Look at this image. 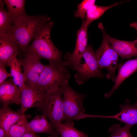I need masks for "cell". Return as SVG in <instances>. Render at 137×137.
<instances>
[{
    "label": "cell",
    "mask_w": 137,
    "mask_h": 137,
    "mask_svg": "<svg viewBox=\"0 0 137 137\" xmlns=\"http://www.w3.org/2000/svg\"><path fill=\"white\" fill-rule=\"evenodd\" d=\"M50 20H46L42 24L25 55L40 59H45L49 62L62 63L64 61L62 59V52L56 47L50 38L51 31L54 23Z\"/></svg>",
    "instance_id": "1"
},
{
    "label": "cell",
    "mask_w": 137,
    "mask_h": 137,
    "mask_svg": "<svg viewBox=\"0 0 137 137\" xmlns=\"http://www.w3.org/2000/svg\"><path fill=\"white\" fill-rule=\"evenodd\" d=\"M67 66L65 61L61 63L49 62L45 66L34 87L49 94L68 84L71 75Z\"/></svg>",
    "instance_id": "2"
},
{
    "label": "cell",
    "mask_w": 137,
    "mask_h": 137,
    "mask_svg": "<svg viewBox=\"0 0 137 137\" xmlns=\"http://www.w3.org/2000/svg\"><path fill=\"white\" fill-rule=\"evenodd\" d=\"M50 20L46 15H28L13 26L9 34L25 54L29 43L35 37L42 25L45 21Z\"/></svg>",
    "instance_id": "3"
},
{
    "label": "cell",
    "mask_w": 137,
    "mask_h": 137,
    "mask_svg": "<svg viewBox=\"0 0 137 137\" xmlns=\"http://www.w3.org/2000/svg\"><path fill=\"white\" fill-rule=\"evenodd\" d=\"M72 69L76 71L74 76L77 84L81 85L92 77L103 78L104 74L101 71L91 45H88L79 62Z\"/></svg>",
    "instance_id": "4"
},
{
    "label": "cell",
    "mask_w": 137,
    "mask_h": 137,
    "mask_svg": "<svg viewBox=\"0 0 137 137\" xmlns=\"http://www.w3.org/2000/svg\"><path fill=\"white\" fill-rule=\"evenodd\" d=\"M63 98V121H72L80 118L81 117H88L83 112L84 109L83 101L85 95L80 94L74 90L68 83L61 86Z\"/></svg>",
    "instance_id": "5"
},
{
    "label": "cell",
    "mask_w": 137,
    "mask_h": 137,
    "mask_svg": "<svg viewBox=\"0 0 137 137\" xmlns=\"http://www.w3.org/2000/svg\"><path fill=\"white\" fill-rule=\"evenodd\" d=\"M98 27L102 31L103 37L100 46L95 52L96 58L100 70L105 68L107 70V78L114 82L119 56L109 42L102 25L99 24Z\"/></svg>",
    "instance_id": "6"
},
{
    "label": "cell",
    "mask_w": 137,
    "mask_h": 137,
    "mask_svg": "<svg viewBox=\"0 0 137 137\" xmlns=\"http://www.w3.org/2000/svg\"><path fill=\"white\" fill-rule=\"evenodd\" d=\"M37 108L53 126L63 121V98L60 87L48 94L42 104Z\"/></svg>",
    "instance_id": "7"
},
{
    "label": "cell",
    "mask_w": 137,
    "mask_h": 137,
    "mask_svg": "<svg viewBox=\"0 0 137 137\" xmlns=\"http://www.w3.org/2000/svg\"><path fill=\"white\" fill-rule=\"evenodd\" d=\"M82 21L81 26L77 32L76 43L74 51L72 53H66L63 56L71 68L79 62L88 45L87 30L89 25L86 24L85 20Z\"/></svg>",
    "instance_id": "8"
},
{
    "label": "cell",
    "mask_w": 137,
    "mask_h": 137,
    "mask_svg": "<svg viewBox=\"0 0 137 137\" xmlns=\"http://www.w3.org/2000/svg\"><path fill=\"white\" fill-rule=\"evenodd\" d=\"M25 84L20 94V109L23 114L31 107L40 106L48 94L27 83Z\"/></svg>",
    "instance_id": "9"
},
{
    "label": "cell",
    "mask_w": 137,
    "mask_h": 137,
    "mask_svg": "<svg viewBox=\"0 0 137 137\" xmlns=\"http://www.w3.org/2000/svg\"><path fill=\"white\" fill-rule=\"evenodd\" d=\"M25 55L20 60L23 67L25 83L35 87L45 65L37 58L28 55Z\"/></svg>",
    "instance_id": "10"
},
{
    "label": "cell",
    "mask_w": 137,
    "mask_h": 137,
    "mask_svg": "<svg viewBox=\"0 0 137 137\" xmlns=\"http://www.w3.org/2000/svg\"><path fill=\"white\" fill-rule=\"evenodd\" d=\"M21 49L9 34H0V63L8 66L9 59L15 54H20Z\"/></svg>",
    "instance_id": "11"
},
{
    "label": "cell",
    "mask_w": 137,
    "mask_h": 137,
    "mask_svg": "<svg viewBox=\"0 0 137 137\" xmlns=\"http://www.w3.org/2000/svg\"><path fill=\"white\" fill-rule=\"evenodd\" d=\"M110 44L122 59L137 57V39L132 41L119 40L106 34Z\"/></svg>",
    "instance_id": "12"
},
{
    "label": "cell",
    "mask_w": 137,
    "mask_h": 137,
    "mask_svg": "<svg viewBox=\"0 0 137 137\" xmlns=\"http://www.w3.org/2000/svg\"><path fill=\"white\" fill-rule=\"evenodd\" d=\"M21 91L12 80L5 81L0 85V100L3 106L20 104Z\"/></svg>",
    "instance_id": "13"
},
{
    "label": "cell",
    "mask_w": 137,
    "mask_h": 137,
    "mask_svg": "<svg viewBox=\"0 0 137 137\" xmlns=\"http://www.w3.org/2000/svg\"><path fill=\"white\" fill-rule=\"evenodd\" d=\"M137 70V58L128 60L118 65V73L111 90L105 94L106 98L110 97L123 82Z\"/></svg>",
    "instance_id": "14"
},
{
    "label": "cell",
    "mask_w": 137,
    "mask_h": 137,
    "mask_svg": "<svg viewBox=\"0 0 137 137\" xmlns=\"http://www.w3.org/2000/svg\"><path fill=\"white\" fill-rule=\"evenodd\" d=\"M120 112L113 115H108V118L115 119L125 124L132 126L137 124V107L131 104L130 101L126 100L124 104L119 106Z\"/></svg>",
    "instance_id": "15"
},
{
    "label": "cell",
    "mask_w": 137,
    "mask_h": 137,
    "mask_svg": "<svg viewBox=\"0 0 137 137\" xmlns=\"http://www.w3.org/2000/svg\"><path fill=\"white\" fill-rule=\"evenodd\" d=\"M3 1L7 6L13 26L28 15L25 10V0H3Z\"/></svg>",
    "instance_id": "16"
},
{
    "label": "cell",
    "mask_w": 137,
    "mask_h": 137,
    "mask_svg": "<svg viewBox=\"0 0 137 137\" xmlns=\"http://www.w3.org/2000/svg\"><path fill=\"white\" fill-rule=\"evenodd\" d=\"M24 114L20 109L14 111L11 109L8 106H2L1 107L0 109V127L4 130L7 137L10 127Z\"/></svg>",
    "instance_id": "17"
},
{
    "label": "cell",
    "mask_w": 137,
    "mask_h": 137,
    "mask_svg": "<svg viewBox=\"0 0 137 137\" xmlns=\"http://www.w3.org/2000/svg\"><path fill=\"white\" fill-rule=\"evenodd\" d=\"M16 54L9 60L8 65L10 67V74L12 80L21 91L25 87V81L22 68L21 60L17 58Z\"/></svg>",
    "instance_id": "18"
},
{
    "label": "cell",
    "mask_w": 137,
    "mask_h": 137,
    "mask_svg": "<svg viewBox=\"0 0 137 137\" xmlns=\"http://www.w3.org/2000/svg\"><path fill=\"white\" fill-rule=\"evenodd\" d=\"M28 130L35 133H44L52 134L54 129L53 125L44 115H37L28 124Z\"/></svg>",
    "instance_id": "19"
},
{
    "label": "cell",
    "mask_w": 137,
    "mask_h": 137,
    "mask_svg": "<svg viewBox=\"0 0 137 137\" xmlns=\"http://www.w3.org/2000/svg\"><path fill=\"white\" fill-rule=\"evenodd\" d=\"M54 129L61 137H88V135L80 131L74 127L73 121L60 123L53 126Z\"/></svg>",
    "instance_id": "20"
},
{
    "label": "cell",
    "mask_w": 137,
    "mask_h": 137,
    "mask_svg": "<svg viewBox=\"0 0 137 137\" xmlns=\"http://www.w3.org/2000/svg\"><path fill=\"white\" fill-rule=\"evenodd\" d=\"M30 115L24 114L9 129L8 137H21L28 130V119Z\"/></svg>",
    "instance_id": "21"
},
{
    "label": "cell",
    "mask_w": 137,
    "mask_h": 137,
    "mask_svg": "<svg viewBox=\"0 0 137 137\" xmlns=\"http://www.w3.org/2000/svg\"><path fill=\"white\" fill-rule=\"evenodd\" d=\"M119 4V3H116L107 6H99L95 4L91 5L87 12L85 20V23L89 25L92 22L99 18L107 10Z\"/></svg>",
    "instance_id": "22"
},
{
    "label": "cell",
    "mask_w": 137,
    "mask_h": 137,
    "mask_svg": "<svg viewBox=\"0 0 137 137\" xmlns=\"http://www.w3.org/2000/svg\"><path fill=\"white\" fill-rule=\"evenodd\" d=\"M4 2L0 1V34H9L13 26L8 11L4 8Z\"/></svg>",
    "instance_id": "23"
},
{
    "label": "cell",
    "mask_w": 137,
    "mask_h": 137,
    "mask_svg": "<svg viewBox=\"0 0 137 137\" xmlns=\"http://www.w3.org/2000/svg\"><path fill=\"white\" fill-rule=\"evenodd\" d=\"M132 126L125 124L121 127L120 124H115L109 129V132L111 133L109 137H133L130 131Z\"/></svg>",
    "instance_id": "24"
},
{
    "label": "cell",
    "mask_w": 137,
    "mask_h": 137,
    "mask_svg": "<svg viewBox=\"0 0 137 137\" xmlns=\"http://www.w3.org/2000/svg\"><path fill=\"white\" fill-rule=\"evenodd\" d=\"M95 0H83L79 4L76 10L74 11L76 18H80L83 21L85 20L88 9L91 5L95 4Z\"/></svg>",
    "instance_id": "25"
},
{
    "label": "cell",
    "mask_w": 137,
    "mask_h": 137,
    "mask_svg": "<svg viewBox=\"0 0 137 137\" xmlns=\"http://www.w3.org/2000/svg\"><path fill=\"white\" fill-rule=\"evenodd\" d=\"M10 76H11L10 73H8L4 66L0 63V85L4 82L8 77Z\"/></svg>",
    "instance_id": "26"
},
{
    "label": "cell",
    "mask_w": 137,
    "mask_h": 137,
    "mask_svg": "<svg viewBox=\"0 0 137 137\" xmlns=\"http://www.w3.org/2000/svg\"><path fill=\"white\" fill-rule=\"evenodd\" d=\"M33 132L27 130L21 137H40Z\"/></svg>",
    "instance_id": "27"
},
{
    "label": "cell",
    "mask_w": 137,
    "mask_h": 137,
    "mask_svg": "<svg viewBox=\"0 0 137 137\" xmlns=\"http://www.w3.org/2000/svg\"><path fill=\"white\" fill-rule=\"evenodd\" d=\"M0 137H7L5 131L2 128L0 127Z\"/></svg>",
    "instance_id": "28"
},
{
    "label": "cell",
    "mask_w": 137,
    "mask_h": 137,
    "mask_svg": "<svg viewBox=\"0 0 137 137\" xmlns=\"http://www.w3.org/2000/svg\"><path fill=\"white\" fill-rule=\"evenodd\" d=\"M130 26L132 28H134L137 31V23L134 22L131 23L130 24Z\"/></svg>",
    "instance_id": "29"
},
{
    "label": "cell",
    "mask_w": 137,
    "mask_h": 137,
    "mask_svg": "<svg viewBox=\"0 0 137 137\" xmlns=\"http://www.w3.org/2000/svg\"><path fill=\"white\" fill-rule=\"evenodd\" d=\"M136 95L137 96V90H136ZM134 105L137 107V100L136 102L134 104Z\"/></svg>",
    "instance_id": "30"
},
{
    "label": "cell",
    "mask_w": 137,
    "mask_h": 137,
    "mask_svg": "<svg viewBox=\"0 0 137 137\" xmlns=\"http://www.w3.org/2000/svg\"><path fill=\"white\" fill-rule=\"evenodd\" d=\"M54 137V136H49L48 137Z\"/></svg>",
    "instance_id": "31"
}]
</instances>
